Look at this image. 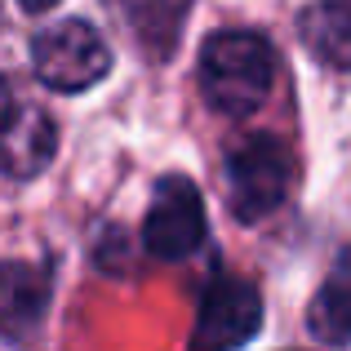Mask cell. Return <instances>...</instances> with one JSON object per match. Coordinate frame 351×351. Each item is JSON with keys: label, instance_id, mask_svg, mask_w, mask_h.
Instances as JSON below:
<instances>
[{"label": "cell", "instance_id": "obj_1", "mask_svg": "<svg viewBox=\"0 0 351 351\" xmlns=\"http://www.w3.org/2000/svg\"><path fill=\"white\" fill-rule=\"evenodd\" d=\"M276 80V53L258 32H218L200 49V89L223 116H249L263 107Z\"/></svg>", "mask_w": 351, "mask_h": 351}, {"label": "cell", "instance_id": "obj_2", "mask_svg": "<svg viewBox=\"0 0 351 351\" xmlns=\"http://www.w3.org/2000/svg\"><path fill=\"white\" fill-rule=\"evenodd\" d=\"M293 187V156L280 138L254 134L232 147L227 156V200H232L236 218L258 223V218L276 214Z\"/></svg>", "mask_w": 351, "mask_h": 351}, {"label": "cell", "instance_id": "obj_3", "mask_svg": "<svg viewBox=\"0 0 351 351\" xmlns=\"http://www.w3.org/2000/svg\"><path fill=\"white\" fill-rule=\"evenodd\" d=\"M32 67L49 89L76 94V89L98 85L112 71V49H107V40L89 23L67 18V23L45 27L32 40Z\"/></svg>", "mask_w": 351, "mask_h": 351}, {"label": "cell", "instance_id": "obj_4", "mask_svg": "<svg viewBox=\"0 0 351 351\" xmlns=\"http://www.w3.org/2000/svg\"><path fill=\"white\" fill-rule=\"evenodd\" d=\"M143 245L156 258H187L205 245V200L191 178L169 173L156 182L152 209L143 223Z\"/></svg>", "mask_w": 351, "mask_h": 351}, {"label": "cell", "instance_id": "obj_5", "mask_svg": "<svg viewBox=\"0 0 351 351\" xmlns=\"http://www.w3.org/2000/svg\"><path fill=\"white\" fill-rule=\"evenodd\" d=\"M263 329V298L240 276H218L205 289L191 329V351H236Z\"/></svg>", "mask_w": 351, "mask_h": 351}, {"label": "cell", "instance_id": "obj_6", "mask_svg": "<svg viewBox=\"0 0 351 351\" xmlns=\"http://www.w3.org/2000/svg\"><path fill=\"white\" fill-rule=\"evenodd\" d=\"M58 129L45 107L27 103L14 80L0 76V169L14 178H32L53 160Z\"/></svg>", "mask_w": 351, "mask_h": 351}, {"label": "cell", "instance_id": "obj_7", "mask_svg": "<svg viewBox=\"0 0 351 351\" xmlns=\"http://www.w3.org/2000/svg\"><path fill=\"white\" fill-rule=\"evenodd\" d=\"M45 307H49V271L27 258L0 263V334L14 343L27 338L40 325Z\"/></svg>", "mask_w": 351, "mask_h": 351}, {"label": "cell", "instance_id": "obj_8", "mask_svg": "<svg viewBox=\"0 0 351 351\" xmlns=\"http://www.w3.org/2000/svg\"><path fill=\"white\" fill-rule=\"evenodd\" d=\"M307 325L325 347L351 343V245L338 249V258H334V267H329L320 293L311 298Z\"/></svg>", "mask_w": 351, "mask_h": 351}, {"label": "cell", "instance_id": "obj_9", "mask_svg": "<svg viewBox=\"0 0 351 351\" xmlns=\"http://www.w3.org/2000/svg\"><path fill=\"white\" fill-rule=\"evenodd\" d=\"M116 9H120V18H125L129 36H134L152 58H165L182 36L191 0H116Z\"/></svg>", "mask_w": 351, "mask_h": 351}, {"label": "cell", "instance_id": "obj_10", "mask_svg": "<svg viewBox=\"0 0 351 351\" xmlns=\"http://www.w3.org/2000/svg\"><path fill=\"white\" fill-rule=\"evenodd\" d=\"M298 36L320 62L351 71V0H316L302 9Z\"/></svg>", "mask_w": 351, "mask_h": 351}, {"label": "cell", "instance_id": "obj_11", "mask_svg": "<svg viewBox=\"0 0 351 351\" xmlns=\"http://www.w3.org/2000/svg\"><path fill=\"white\" fill-rule=\"evenodd\" d=\"M18 5H23L27 14H45V9H53L58 0H18Z\"/></svg>", "mask_w": 351, "mask_h": 351}]
</instances>
